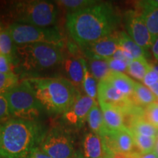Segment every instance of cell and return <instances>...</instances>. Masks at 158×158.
Here are the masks:
<instances>
[{
  "mask_svg": "<svg viewBox=\"0 0 158 158\" xmlns=\"http://www.w3.org/2000/svg\"><path fill=\"white\" fill-rule=\"evenodd\" d=\"M70 158H84V156H83V155L81 152H76L74 154V155L72 157Z\"/></svg>",
  "mask_w": 158,
  "mask_h": 158,
  "instance_id": "obj_40",
  "label": "cell"
},
{
  "mask_svg": "<svg viewBox=\"0 0 158 158\" xmlns=\"http://www.w3.org/2000/svg\"><path fill=\"white\" fill-rule=\"evenodd\" d=\"M83 66H84V79H83L82 86L86 95L96 100L98 97V86L97 80L90 73L87 68L86 61L83 60Z\"/></svg>",
  "mask_w": 158,
  "mask_h": 158,
  "instance_id": "obj_26",
  "label": "cell"
},
{
  "mask_svg": "<svg viewBox=\"0 0 158 158\" xmlns=\"http://www.w3.org/2000/svg\"><path fill=\"white\" fill-rule=\"evenodd\" d=\"M40 149L52 158H70L76 153L71 134L59 126L46 133Z\"/></svg>",
  "mask_w": 158,
  "mask_h": 158,
  "instance_id": "obj_8",
  "label": "cell"
},
{
  "mask_svg": "<svg viewBox=\"0 0 158 158\" xmlns=\"http://www.w3.org/2000/svg\"><path fill=\"white\" fill-rule=\"evenodd\" d=\"M2 30H3V29H2V24L1 21H0V31H2Z\"/></svg>",
  "mask_w": 158,
  "mask_h": 158,
  "instance_id": "obj_43",
  "label": "cell"
},
{
  "mask_svg": "<svg viewBox=\"0 0 158 158\" xmlns=\"http://www.w3.org/2000/svg\"><path fill=\"white\" fill-rule=\"evenodd\" d=\"M28 158H52L45 153L40 148H37L31 152Z\"/></svg>",
  "mask_w": 158,
  "mask_h": 158,
  "instance_id": "obj_35",
  "label": "cell"
},
{
  "mask_svg": "<svg viewBox=\"0 0 158 158\" xmlns=\"http://www.w3.org/2000/svg\"><path fill=\"white\" fill-rule=\"evenodd\" d=\"M87 122L92 132L100 136V138L103 137L108 133V130L104 123L101 108H99L98 102L94 105L89 113Z\"/></svg>",
  "mask_w": 158,
  "mask_h": 158,
  "instance_id": "obj_22",
  "label": "cell"
},
{
  "mask_svg": "<svg viewBox=\"0 0 158 158\" xmlns=\"http://www.w3.org/2000/svg\"><path fill=\"white\" fill-rule=\"evenodd\" d=\"M139 9L141 8L142 19L147 25L153 44L158 38V7L150 5L147 1H140L138 2Z\"/></svg>",
  "mask_w": 158,
  "mask_h": 158,
  "instance_id": "obj_14",
  "label": "cell"
},
{
  "mask_svg": "<svg viewBox=\"0 0 158 158\" xmlns=\"http://www.w3.org/2000/svg\"><path fill=\"white\" fill-rule=\"evenodd\" d=\"M104 148L113 152L124 154L138 153L131 132L127 127L117 131H108L102 137ZM140 153V152H139Z\"/></svg>",
  "mask_w": 158,
  "mask_h": 158,
  "instance_id": "obj_12",
  "label": "cell"
},
{
  "mask_svg": "<svg viewBox=\"0 0 158 158\" xmlns=\"http://www.w3.org/2000/svg\"><path fill=\"white\" fill-rule=\"evenodd\" d=\"M84 55L89 59H106L113 57L119 48L117 33L108 36L81 47Z\"/></svg>",
  "mask_w": 158,
  "mask_h": 158,
  "instance_id": "obj_11",
  "label": "cell"
},
{
  "mask_svg": "<svg viewBox=\"0 0 158 158\" xmlns=\"http://www.w3.org/2000/svg\"><path fill=\"white\" fill-rule=\"evenodd\" d=\"M157 138H158V136H157Z\"/></svg>",
  "mask_w": 158,
  "mask_h": 158,
  "instance_id": "obj_45",
  "label": "cell"
},
{
  "mask_svg": "<svg viewBox=\"0 0 158 158\" xmlns=\"http://www.w3.org/2000/svg\"><path fill=\"white\" fill-rule=\"evenodd\" d=\"M17 46L33 43H43L62 48L64 39L56 27H38L35 26L13 23L7 29Z\"/></svg>",
  "mask_w": 158,
  "mask_h": 158,
  "instance_id": "obj_6",
  "label": "cell"
},
{
  "mask_svg": "<svg viewBox=\"0 0 158 158\" xmlns=\"http://www.w3.org/2000/svg\"><path fill=\"white\" fill-rule=\"evenodd\" d=\"M124 20L129 36L136 44L144 51L152 46L153 42L151 35L139 11L134 10H127L124 13Z\"/></svg>",
  "mask_w": 158,
  "mask_h": 158,
  "instance_id": "obj_10",
  "label": "cell"
},
{
  "mask_svg": "<svg viewBox=\"0 0 158 158\" xmlns=\"http://www.w3.org/2000/svg\"><path fill=\"white\" fill-rule=\"evenodd\" d=\"M19 64L26 71H40L62 63L64 57L61 49L54 45L33 43L17 46Z\"/></svg>",
  "mask_w": 158,
  "mask_h": 158,
  "instance_id": "obj_5",
  "label": "cell"
},
{
  "mask_svg": "<svg viewBox=\"0 0 158 158\" xmlns=\"http://www.w3.org/2000/svg\"><path fill=\"white\" fill-rule=\"evenodd\" d=\"M83 148L86 158H104L103 142L100 136L93 132H89L84 135Z\"/></svg>",
  "mask_w": 158,
  "mask_h": 158,
  "instance_id": "obj_16",
  "label": "cell"
},
{
  "mask_svg": "<svg viewBox=\"0 0 158 158\" xmlns=\"http://www.w3.org/2000/svg\"><path fill=\"white\" fill-rule=\"evenodd\" d=\"M13 65L8 57L0 54V73H12L13 68Z\"/></svg>",
  "mask_w": 158,
  "mask_h": 158,
  "instance_id": "obj_33",
  "label": "cell"
},
{
  "mask_svg": "<svg viewBox=\"0 0 158 158\" xmlns=\"http://www.w3.org/2000/svg\"><path fill=\"white\" fill-rule=\"evenodd\" d=\"M106 61H107L108 64L109 65L110 70L119 73L127 72L128 64L130 63L124 60H122V59H115L113 58V57L106 59Z\"/></svg>",
  "mask_w": 158,
  "mask_h": 158,
  "instance_id": "obj_31",
  "label": "cell"
},
{
  "mask_svg": "<svg viewBox=\"0 0 158 158\" xmlns=\"http://www.w3.org/2000/svg\"><path fill=\"white\" fill-rule=\"evenodd\" d=\"M104 158H112L110 157V155L109 154L107 153V152H105V156H104Z\"/></svg>",
  "mask_w": 158,
  "mask_h": 158,
  "instance_id": "obj_42",
  "label": "cell"
},
{
  "mask_svg": "<svg viewBox=\"0 0 158 158\" xmlns=\"http://www.w3.org/2000/svg\"><path fill=\"white\" fill-rule=\"evenodd\" d=\"M133 99L135 103L144 106H147L157 101V97L149 88L138 82H135Z\"/></svg>",
  "mask_w": 158,
  "mask_h": 158,
  "instance_id": "obj_23",
  "label": "cell"
},
{
  "mask_svg": "<svg viewBox=\"0 0 158 158\" xmlns=\"http://www.w3.org/2000/svg\"><path fill=\"white\" fill-rule=\"evenodd\" d=\"M144 118L150 124L158 129V102H153L147 106Z\"/></svg>",
  "mask_w": 158,
  "mask_h": 158,
  "instance_id": "obj_30",
  "label": "cell"
},
{
  "mask_svg": "<svg viewBox=\"0 0 158 158\" xmlns=\"http://www.w3.org/2000/svg\"><path fill=\"white\" fill-rule=\"evenodd\" d=\"M152 51L154 56L158 61V38L152 46Z\"/></svg>",
  "mask_w": 158,
  "mask_h": 158,
  "instance_id": "obj_37",
  "label": "cell"
},
{
  "mask_svg": "<svg viewBox=\"0 0 158 158\" xmlns=\"http://www.w3.org/2000/svg\"><path fill=\"white\" fill-rule=\"evenodd\" d=\"M133 158H158L155 150L147 153H133Z\"/></svg>",
  "mask_w": 158,
  "mask_h": 158,
  "instance_id": "obj_36",
  "label": "cell"
},
{
  "mask_svg": "<svg viewBox=\"0 0 158 158\" xmlns=\"http://www.w3.org/2000/svg\"><path fill=\"white\" fill-rule=\"evenodd\" d=\"M83 58L69 57L64 59L62 62L64 70L69 79V81L74 86L82 85L84 79V66Z\"/></svg>",
  "mask_w": 158,
  "mask_h": 158,
  "instance_id": "obj_17",
  "label": "cell"
},
{
  "mask_svg": "<svg viewBox=\"0 0 158 158\" xmlns=\"http://www.w3.org/2000/svg\"><path fill=\"white\" fill-rule=\"evenodd\" d=\"M150 68L151 64L148 63L146 59H133L128 64L127 72L133 78L139 81H143L144 76Z\"/></svg>",
  "mask_w": 158,
  "mask_h": 158,
  "instance_id": "obj_25",
  "label": "cell"
},
{
  "mask_svg": "<svg viewBox=\"0 0 158 158\" xmlns=\"http://www.w3.org/2000/svg\"><path fill=\"white\" fill-rule=\"evenodd\" d=\"M56 5L41 0L15 1L11 4L10 13L15 23L48 27L57 21L59 10Z\"/></svg>",
  "mask_w": 158,
  "mask_h": 158,
  "instance_id": "obj_4",
  "label": "cell"
},
{
  "mask_svg": "<svg viewBox=\"0 0 158 158\" xmlns=\"http://www.w3.org/2000/svg\"><path fill=\"white\" fill-rule=\"evenodd\" d=\"M11 115L10 113L8 102L4 94H0V124L10 119Z\"/></svg>",
  "mask_w": 158,
  "mask_h": 158,
  "instance_id": "obj_32",
  "label": "cell"
},
{
  "mask_svg": "<svg viewBox=\"0 0 158 158\" xmlns=\"http://www.w3.org/2000/svg\"><path fill=\"white\" fill-rule=\"evenodd\" d=\"M147 2L149 3L150 5L158 7V0H147Z\"/></svg>",
  "mask_w": 158,
  "mask_h": 158,
  "instance_id": "obj_39",
  "label": "cell"
},
{
  "mask_svg": "<svg viewBox=\"0 0 158 158\" xmlns=\"http://www.w3.org/2000/svg\"><path fill=\"white\" fill-rule=\"evenodd\" d=\"M97 102L86 94L79 93L71 107L63 115V118L70 125L81 128L87 120L89 113Z\"/></svg>",
  "mask_w": 158,
  "mask_h": 158,
  "instance_id": "obj_13",
  "label": "cell"
},
{
  "mask_svg": "<svg viewBox=\"0 0 158 158\" xmlns=\"http://www.w3.org/2000/svg\"><path fill=\"white\" fill-rule=\"evenodd\" d=\"M151 67L156 71V73L158 74V64H151Z\"/></svg>",
  "mask_w": 158,
  "mask_h": 158,
  "instance_id": "obj_41",
  "label": "cell"
},
{
  "mask_svg": "<svg viewBox=\"0 0 158 158\" xmlns=\"http://www.w3.org/2000/svg\"><path fill=\"white\" fill-rule=\"evenodd\" d=\"M150 90L153 92V94L157 97V98L158 99V82L156 83L155 84H154L153 86H152L151 87H149Z\"/></svg>",
  "mask_w": 158,
  "mask_h": 158,
  "instance_id": "obj_38",
  "label": "cell"
},
{
  "mask_svg": "<svg viewBox=\"0 0 158 158\" xmlns=\"http://www.w3.org/2000/svg\"><path fill=\"white\" fill-rule=\"evenodd\" d=\"M133 136L136 149L140 153H147L155 150L157 137H149L131 133Z\"/></svg>",
  "mask_w": 158,
  "mask_h": 158,
  "instance_id": "obj_27",
  "label": "cell"
},
{
  "mask_svg": "<svg viewBox=\"0 0 158 158\" xmlns=\"http://www.w3.org/2000/svg\"><path fill=\"white\" fill-rule=\"evenodd\" d=\"M89 67L90 73L99 82L106 80L112 72L107 61L102 59H89Z\"/></svg>",
  "mask_w": 158,
  "mask_h": 158,
  "instance_id": "obj_24",
  "label": "cell"
},
{
  "mask_svg": "<svg viewBox=\"0 0 158 158\" xmlns=\"http://www.w3.org/2000/svg\"><path fill=\"white\" fill-rule=\"evenodd\" d=\"M98 97L99 103H105L117 108L123 112L124 115H133L139 111L135 108L133 100L116 89L108 80L99 82Z\"/></svg>",
  "mask_w": 158,
  "mask_h": 158,
  "instance_id": "obj_9",
  "label": "cell"
},
{
  "mask_svg": "<svg viewBox=\"0 0 158 158\" xmlns=\"http://www.w3.org/2000/svg\"><path fill=\"white\" fill-rule=\"evenodd\" d=\"M142 81L143 82V84L148 88L151 87L152 86H153L154 84H155L156 83L158 82V74L151 67L149 68V70H148L147 74L145 75Z\"/></svg>",
  "mask_w": 158,
  "mask_h": 158,
  "instance_id": "obj_34",
  "label": "cell"
},
{
  "mask_svg": "<svg viewBox=\"0 0 158 158\" xmlns=\"http://www.w3.org/2000/svg\"><path fill=\"white\" fill-rule=\"evenodd\" d=\"M18 84L19 78L15 73H0V94H5Z\"/></svg>",
  "mask_w": 158,
  "mask_h": 158,
  "instance_id": "obj_29",
  "label": "cell"
},
{
  "mask_svg": "<svg viewBox=\"0 0 158 158\" xmlns=\"http://www.w3.org/2000/svg\"><path fill=\"white\" fill-rule=\"evenodd\" d=\"M100 106L108 131H117L126 128L124 114L121 110L105 103H100Z\"/></svg>",
  "mask_w": 158,
  "mask_h": 158,
  "instance_id": "obj_15",
  "label": "cell"
},
{
  "mask_svg": "<svg viewBox=\"0 0 158 158\" xmlns=\"http://www.w3.org/2000/svg\"><path fill=\"white\" fill-rule=\"evenodd\" d=\"M46 133L36 120L11 118L0 124V158H28L40 147Z\"/></svg>",
  "mask_w": 158,
  "mask_h": 158,
  "instance_id": "obj_2",
  "label": "cell"
},
{
  "mask_svg": "<svg viewBox=\"0 0 158 158\" xmlns=\"http://www.w3.org/2000/svg\"><path fill=\"white\" fill-rule=\"evenodd\" d=\"M11 117L35 120L43 109L27 80L6 92Z\"/></svg>",
  "mask_w": 158,
  "mask_h": 158,
  "instance_id": "obj_7",
  "label": "cell"
},
{
  "mask_svg": "<svg viewBox=\"0 0 158 158\" xmlns=\"http://www.w3.org/2000/svg\"><path fill=\"white\" fill-rule=\"evenodd\" d=\"M133 116L129 127L127 128L131 133L149 137H157L158 129L147 121L143 115L137 114Z\"/></svg>",
  "mask_w": 158,
  "mask_h": 158,
  "instance_id": "obj_20",
  "label": "cell"
},
{
  "mask_svg": "<svg viewBox=\"0 0 158 158\" xmlns=\"http://www.w3.org/2000/svg\"><path fill=\"white\" fill-rule=\"evenodd\" d=\"M117 34L119 47L131 60L138 59H146L145 51L136 44V43L129 35L126 34L124 31H120Z\"/></svg>",
  "mask_w": 158,
  "mask_h": 158,
  "instance_id": "obj_19",
  "label": "cell"
},
{
  "mask_svg": "<svg viewBox=\"0 0 158 158\" xmlns=\"http://www.w3.org/2000/svg\"><path fill=\"white\" fill-rule=\"evenodd\" d=\"M44 109L51 114H64L79 92L69 81L59 78L26 79Z\"/></svg>",
  "mask_w": 158,
  "mask_h": 158,
  "instance_id": "obj_3",
  "label": "cell"
},
{
  "mask_svg": "<svg viewBox=\"0 0 158 158\" xmlns=\"http://www.w3.org/2000/svg\"><path fill=\"white\" fill-rule=\"evenodd\" d=\"M120 16L109 2L94 5L68 13L66 27L70 37L81 47L113 33Z\"/></svg>",
  "mask_w": 158,
  "mask_h": 158,
  "instance_id": "obj_1",
  "label": "cell"
},
{
  "mask_svg": "<svg viewBox=\"0 0 158 158\" xmlns=\"http://www.w3.org/2000/svg\"><path fill=\"white\" fill-rule=\"evenodd\" d=\"M106 80H108L116 89L133 100L135 81L127 75L123 73L115 72L112 70L111 73Z\"/></svg>",
  "mask_w": 158,
  "mask_h": 158,
  "instance_id": "obj_18",
  "label": "cell"
},
{
  "mask_svg": "<svg viewBox=\"0 0 158 158\" xmlns=\"http://www.w3.org/2000/svg\"><path fill=\"white\" fill-rule=\"evenodd\" d=\"M0 54L8 57L13 65L19 64L17 46L7 29L0 31Z\"/></svg>",
  "mask_w": 158,
  "mask_h": 158,
  "instance_id": "obj_21",
  "label": "cell"
},
{
  "mask_svg": "<svg viewBox=\"0 0 158 158\" xmlns=\"http://www.w3.org/2000/svg\"><path fill=\"white\" fill-rule=\"evenodd\" d=\"M56 2L57 5L64 7L70 11L69 13H71L93 5L98 2L92 0H60Z\"/></svg>",
  "mask_w": 158,
  "mask_h": 158,
  "instance_id": "obj_28",
  "label": "cell"
},
{
  "mask_svg": "<svg viewBox=\"0 0 158 158\" xmlns=\"http://www.w3.org/2000/svg\"><path fill=\"white\" fill-rule=\"evenodd\" d=\"M157 102H158V99H157Z\"/></svg>",
  "mask_w": 158,
  "mask_h": 158,
  "instance_id": "obj_44",
  "label": "cell"
}]
</instances>
